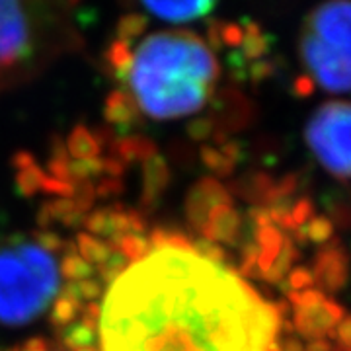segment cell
<instances>
[{
	"mask_svg": "<svg viewBox=\"0 0 351 351\" xmlns=\"http://www.w3.org/2000/svg\"><path fill=\"white\" fill-rule=\"evenodd\" d=\"M279 306L219 254L166 239L137 254L101 297V351H281Z\"/></svg>",
	"mask_w": 351,
	"mask_h": 351,
	"instance_id": "1",
	"label": "cell"
},
{
	"mask_svg": "<svg viewBox=\"0 0 351 351\" xmlns=\"http://www.w3.org/2000/svg\"><path fill=\"white\" fill-rule=\"evenodd\" d=\"M219 75L209 45L189 32H158L145 38L129 63V86L137 106L154 119L197 112Z\"/></svg>",
	"mask_w": 351,
	"mask_h": 351,
	"instance_id": "2",
	"label": "cell"
},
{
	"mask_svg": "<svg viewBox=\"0 0 351 351\" xmlns=\"http://www.w3.org/2000/svg\"><path fill=\"white\" fill-rule=\"evenodd\" d=\"M61 274L53 252L36 242L0 248V322L24 324L55 299Z\"/></svg>",
	"mask_w": 351,
	"mask_h": 351,
	"instance_id": "3",
	"label": "cell"
},
{
	"mask_svg": "<svg viewBox=\"0 0 351 351\" xmlns=\"http://www.w3.org/2000/svg\"><path fill=\"white\" fill-rule=\"evenodd\" d=\"M301 57L314 84L351 92V2H326L306 16Z\"/></svg>",
	"mask_w": 351,
	"mask_h": 351,
	"instance_id": "4",
	"label": "cell"
},
{
	"mask_svg": "<svg viewBox=\"0 0 351 351\" xmlns=\"http://www.w3.org/2000/svg\"><path fill=\"white\" fill-rule=\"evenodd\" d=\"M55 16L41 14V6L0 2V88L39 63L53 47Z\"/></svg>",
	"mask_w": 351,
	"mask_h": 351,
	"instance_id": "5",
	"label": "cell"
},
{
	"mask_svg": "<svg viewBox=\"0 0 351 351\" xmlns=\"http://www.w3.org/2000/svg\"><path fill=\"white\" fill-rule=\"evenodd\" d=\"M304 138L322 168L351 178V101H326L306 123Z\"/></svg>",
	"mask_w": 351,
	"mask_h": 351,
	"instance_id": "6",
	"label": "cell"
},
{
	"mask_svg": "<svg viewBox=\"0 0 351 351\" xmlns=\"http://www.w3.org/2000/svg\"><path fill=\"white\" fill-rule=\"evenodd\" d=\"M351 258L339 240H330L320 246L313 260L314 281L322 287V293H338L350 281Z\"/></svg>",
	"mask_w": 351,
	"mask_h": 351,
	"instance_id": "7",
	"label": "cell"
},
{
	"mask_svg": "<svg viewBox=\"0 0 351 351\" xmlns=\"http://www.w3.org/2000/svg\"><path fill=\"white\" fill-rule=\"evenodd\" d=\"M343 318H346V308L326 297L324 301L314 306L297 308L293 316V324L302 338L314 341V339H328L332 330L338 326Z\"/></svg>",
	"mask_w": 351,
	"mask_h": 351,
	"instance_id": "8",
	"label": "cell"
},
{
	"mask_svg": "<svg viewBox=\"0 0 351 351\" xmlns=\"http://www.w3.org/2000/svg\"><path fill=\"white\" fill-rule=\"evenodd\" d=\"M145 8L154 16L168 22H189L203 18L213 10L211 2H160V4H145Z\"/></svg>",
	"mask_w": 351,
	"mask_h": 351,
	"instance_id": "9",
	"label": "cell"
},
{
	"mask_svg": "<svg viewBox=\"0 0 351 351\" xmlns=\"http://www.w3.org/2000/svg\"><path fill=\"white\" fill-rule=\"evenodd\" d=\"M304 234H306V240H308V242H314V244L324 246V244H328L330 240L334 239V223H332V219H328L324 215L313 217V219L304 225Z\"/></svg>",
	"mask_w": 351,
	"mask_h": 351,
	"instance_id": "10",
	"label": "cell"
},
{
	"mask_svg": "<svg viewBox=\"0 0 351 351\" xmlns=\"http://www.w3.org/2000/svg\"><path fill=\"white\" fill-rule=\"evenodd\" d=\"M295 258H297V248L293 246V242H289V240L283 242V248L279 252L277 260L271 263V267L263 276L267 277L269 281H281L289 274V269H291V265L295 262Z\"/></svg>",
	"mask_w": 351,
	"mask_h": 351,
	"instance_id": "11",
	"label": "cell"
},
{
	"mask_svg": "<svg viewBox=\"0 0 351 351\" xmlns=\"http://www.w3.org/2000/svg\"><path fill=\"white\" fill-rule=\"evenodd\" d=\"M314 281L313 271L308 267H297L289 274L287 279V293H299V291H306V289H313Z\"/></svg>",
	"mask_w": 351,
	"mask_h": 351,
	"instance_id": "12",
	"label": "cell"
},
{
	"mask_svg": "<svg viewBox=\"0 0 351 351\" xmlns=\"http://www.w3.org/2000/svg\"><path fill=\"white\" fill-rule=\"evenodd\" d=\"M289 302L297 308H308L314 306L318 302H322L326 299V295L320 291V289H306V291H299V293H287Z\"/></svg>",
	"mask_w": 351,
	"mask_h": 351,
	"instance_id": "13",
	"label": "cell"
},
{
	"mask_svg": "<svg viewBox=\"0 0 351 351\" xmlns=\"http://www.w3.org/2000/svg\"><path fill=\"white\" fill-rule=\"evenodd\" d=\"M313 217H314L313 201L299 199L297 203H293V209H291V221H293L295 228L306 225Z\"/></svg>",
	"mask_w": 351,
	"mask_h": 351,
	"instance_id": "14",
	"label": "cell"
},
{
	"mask_svg": "<svg viewBox=\"0 0 351 351\" xmlns=\"http://www.w3.org/2000/svg\"><path fill=\"white\" fill-rule=\"evenodd\" d=\"M334 339L338 341L339 348H351V316H346L334 328Z\"/></svg>",
	"mask_w": 351,
	"mask_h": 351,
	"instance_id": "15",
	"label": "cell"
},
{
	"mask_svg": "<svg viewBox=\"0 0 351 351\" xmlns=\"http://www.w3.org/2000/svg\"><path fill=\"white\" fill-rule=\"evenodd\" d=\"M314 90H316V84H314V80L308 75H302L295 80V94L297 96L308 98V96H313Z\"/></svg>",
	"mask_w": 351,
	"mask_h": 351,
	"instance_id": "16",
	"label": "cell"
},
{
	"mask_svg": "<svg viewBox=\"0 0 351 351\" xmlns=\"http://www.w3.org/2000/svg\"><path fill=\"white\" fill-rule=\"evenodd\" d=\"M306 351H332L334 350V346H332V341L330 339H314V341H311L306 348H304Z\"/></svg>",
	"mask_w": 351,
	"mask_h": 351,
	"instance_id": "17",
	"label": "cell"
},
{
	"mask_svg": "<svg viewBox=\"0 0 351 351\" xmlns=\"http://www.w3.org/2000/svg\"><path fill=\"white\" fill-rule=\"evenodd\" d=\"M281 351H306L304 350V343H301L299 339H287L285 341V346H283V350Z\"/></svg>",
	"mask_w": 351,
	"mask_h": 351,
	"instance_id": "18",
	"label": "cell"
},
{
	"mask_svg": "<svg viewBox=\"0 0 351 351\" xmlns=\"http://www.w3.org/2000/svg\"><path fill=\"white\" fill-rule=\"evenodd\" d=\"M332 351H339V350H332Z\"/></svg>",
	"mask_w": 351,
	"mask_h": 351,
	"instance_id": "19",
	"label": "cell"
}]
</instances>
